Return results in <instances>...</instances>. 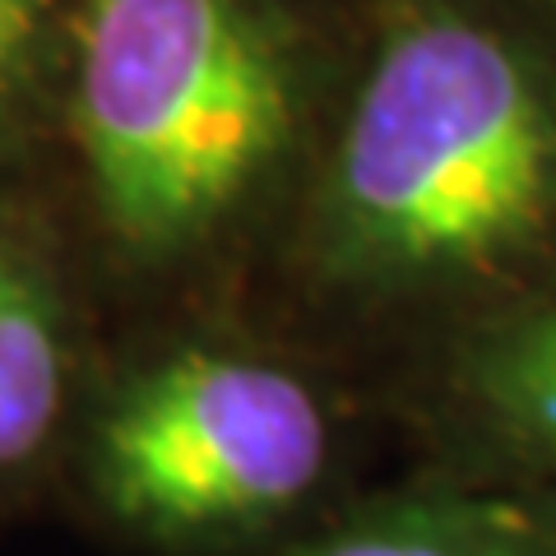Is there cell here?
Returning <instances> with one entry per match:
<instances>
[{
  "instance_id": "1",
  "label": "cell",
  "mask_w": 556,
  "mask_h": 556,
  "mask_svg": "<svg viewBox=\"0 0 556 556\" xmlns=\"http://www.w3.org/2000/svg\"><path fill=\"white\" fill-rule=\"evenodd\" d=\"M556 237V61L473 0H394L306 208V265L353 298L515 274Z\"/></svg>"
},
{
  "instance_id": "2",
  "label": "cell",
  "mask_w": 556,
  "mask_h": 556,
  "mask_svg": "<svg viewBox=\"0 0 556 556\" xmlns=\"http://www.w3.org/2000/svg\"><path fill=\"white\" fill-rule=\"evenodd\" d=\"M70 47L93 218L144 269L218 241L302 144L311 38L292 0H79Z\"/></svg>"
},
{
  "instance_id": "3",
  "label": "cell",
  "mask_w": 556,
  "mask_h": 556,
  "mask_svg": "<svg viewBox=\"0 0 556 556\" xmlns=\"http://www.w3.org/2000/svg\"><path fill=\"white\" fill-rule=\"evenodd\" d=\"M339 417L316 380L251 348L190 343L98 399L84 478L98 510L167 552H232L325 492Z\"/></svg>"
},
{
  "instance_id": "4",
  "label": "cell",
  "mask_w": 556,
  "mask_h": 556,
  "mask_svg": "<svg viewBox=\"0 0 556 556\" xmlns=\"http://www.w3.org/2000/svg\"><path fill=\"white\" fill-rule=\"evenodd\" d=\"M283 556H556V496L492 482H417L357 501Z\"/></svg>"
},
{
  "instance_id": "5",
  "label": "cell",
  "mask_w": 556,
  "mask_h": 556,
  "mask_svg": "<svg viewBox=\"0 0 556 556\" xmlns=\"http://www.w3.org/2000/svg\"><path fill=\"white\" fill-rule=\"evenodd\" d=\"M75 390V339L51 260L0 218V478L24 473L61 437Z\"/></svg>"
},
{
  "instance_id": "6",
  "label": "cell",
  "mask_w": 556,
  "mask_h": 556,
  "mask_svg": "<svg viewBox=\"0 0 556 556\" xmlns=\"http://www.w3.org/2000/svg\"><path fill=\"white\" fill-rule=\"evenodd\" d=\"M455 399L486 459L556 496V292L506 311L464 343Z\"/></svg>"
},
{
  "instance_id": "7",
  "label": "cell",
  "mask_w": 556,
  "mask_h": 556,
  "mask_svg": "<svg viewBox=\"0 0 556 556\" xmlns=\"http://www.w3.org/2000/svg\"><path fill=\"white\" fill-rule=\"evenodd\" d=\"M61 0H0V144L51 56Z\"/></svg>"
}]
</instances>
